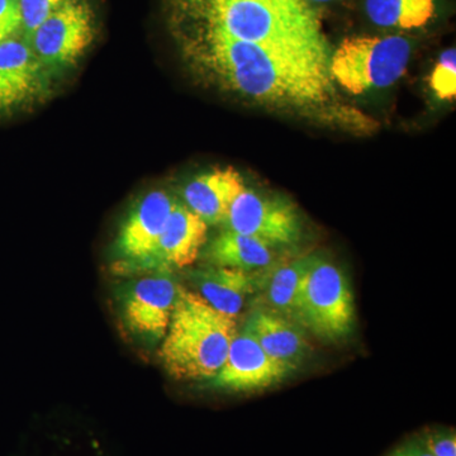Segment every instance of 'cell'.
Segmentation results:
<instances>
[{
  "label": "cell",
  "instance_id": "obj_15",
  "mask_svg": "<svg viewBox=\"0 0 456 456\" xmlns=\"http://www.w3.org/2000/svg\"><path fill=\"white\" fill-rule=\"evenodd\" d=\"M191 283L216 310L236 318L257 289L256 273L211 265L191 273Z\"/></svg>",
  "mask_w": 456,
  "mask_h": 456
},
{
  "label": "cell",
  "instance_id": "obj_5",
  "mask_svg": "<svg viewBox=\"0 0 456 456\" xmlns=\"http://www.w3.org/2000/svg\"><path fill=\"white\" fill-rule=\"evenodd\" d=\"M410 41L402 36H358L341 42L331 53L332 80L353 95L387 88L397 82L410 62Z\"/></svg>",
  "mask_w": 456,
  "mask_h": 456
},
{
  "label": "cell",
  "instance_id": "obj_16",
  "mask_svg": "<svg viewBox=\"0 0 456 456\" xmlns=\"http://www.w3.org/2000/svg\"><path fill=\"white\" fill-rule=\"evenodd\" d=\"M317 255H305L257 272L255 307H263L293 321L294 305L305 273Z\"/></svg>",
  "mask_w": 456,
  "mask_h": 456
},
{
  "label": "cell",
  "instance_id": "obj_14",
  "mask_svg": "<svg viewBox=\"0 0 456 456\" xmlns=\"http://www.w3.org/2000/svg\"><path fill=\"white\" fill-rule=\"evenodd\" d=\"M208 224L185 204H176L165 224L156 255V272L169 273L196 263L207 242Z\"/></svg>",
  "mask_w": 456,
  "mask_h": 456
},
{
  "label": "cell",
  "instance_id": "obj_6",
  "mask_svg": "<svg viewBox=\"0 0 456 456\" xmlns=\"http://www.w3.org/2000/svg\"><path fill=\"white\" fill-rule=\"evenodd\" d=\"M176 204L167 191H152L131 209L114 242L119 272H156L159 242Z\"/></svg>",
  "mask_w": 456,
  "mask_h": 456
},
{
  "label": "cell",
  "instance_id": "obj_23",
  "mask_svg": "<svg viewBox=\"0 0 456 456\" xmlns=\"http://www.w3.org/2000/svg\"><path fill=\"white\" fill-rule=\"evenodd\" d=\"M389 456H432L430 452L424 448L422 444H412V445L403 446V448L395 450Z\"/></svg>",
  "mask_w": 456,
  "mask_h": 456
},
{
  "label": "cell",
  "instance_id": "obj_17",
  "mask_svg": "<svg viewBox=\"0 0 456 456\" xmlns=\"http://www.w3.org/2000/svg\"><path fill=\"white\" fill-rule=\"evenodd\" d=\"M211 265L257 273L274 265L273 248L260 240L226 230L216 237L206 251Z\"/></svg>",
  "mask_w": 456,
  "mask_h": 456
},
{
  "label": "cell",
  "instance_id": "obj_10",
  "mask_svg": "<svg viewBox=\"0 0 456 456\" xmlns=\"http://www.w3.org/2000/svg\"><path fill=\"white\" fill-rule=\"evenodd\" d=\"M292 373L269 356L253 336L242 329L231 344L226 362L209 384L222 391L256 392L283 382Z\"/></svg>",
  "mask_w": 456,
  "mask_h": 456
},
{
  "label": "cell",
  "instance_id": "obj_22",
  "mask_svg": "<svg viewBox=\"0 0 456 456\" xmlns=\"http://www.w3.org/2000/svg\"><path fill=\"white\" fill-rule=\"evenodd\" d=\"M422 445L432 456H456L454 431H430L422 439Z\"/></svg>",
  "mask_w": 456,
  "mask_h": 456
},
{
  "label": "cell",
  "instance_id": "obj_18",
  "mask_svg": "<svg viewBox=\"0 0 456 456\" xmlns=\"http://www.w3.org/2000/svg\"><path fill=\"white\" fill-rule=\"evenodd\" d=\"M365 9L377 26L413 29L430 22L435 0H367Z\"/></svg>",
  "mask_w": 456,
  "mask_h": 456
},
{
  "label": "cell",
  "instance_id": "obj_24",
  "mask_svg": "<svg viewBox=\"0 0 456 456\" xmlns=\"http://www.w3.org/2000/svg\"><path fill=\"white\" fill-rule=\"evenodd\" d=\"M312 3L314 2H327V0H311Z\"/></svg>",
  "mask_w": 456,
  "mask_h": 456
},
{
  "label": "cell",
  "instance_id": "obj_12",
  "mask_svg": "<svg viewBox=\"0 0 456 456\" xmlns=\"http://www.w3.org/2000/svg\"><path fill=\"white\" fill-rule=\"evenodd\" d=\"M264 351L289 370H297L310 355L311 346L305 330L289 318L254 307L244 327Z\"/></svg>",
  "mask_w": 456,
  "mask_h": 456
},
{
  "label": "cell",
  "instance_id": "obj_2",
  "mask_svg": "<svg viewBox=\"0 0 456 456\" xmlns=\"http://www.w3.org/2000/svg\"><path fill=\"white\" fill-rule=\"evenodd\" d=\"M171 31L270 45L329 44L311 0H165Z\"/></svg>",
  "mask_w": 456,
  "mask_h": 456
},
{
  "label": "cell",
  "instance_id": "obj_13",
  "mask_svg": "<svg viewBox=\"0 0 456 456\" xmlns=\"http://www.w3.org/2000/svg\"><path fill=\"white\" fill-rule=\"evenodd\" d=\"M245 180L233 167H218L200 174L183 191L185 206L208 226H218L226 221L231 206L241 191Z\"/></svg>",
  "mask_w": 456,
  "mask_h": 456
},
{
  "label": "cell",
  "instance_id": "obj_21",
  "mask_svg": "<svg viewBox=\"0 0 456 456\" xmlns=\"http://www.w3.org/2000/svg\"><path fill=\"white\" fill-rule=\"evenodd\" d=\"M22 29L20 0H0V42L16 36Z\"/></svg>",
  "mask_w": 456,
  "mask_h": 456
},
{
  "label": "cell",
  "instance_id": "obj_7",
  "mask_svg": "<svg viewBox=\"0 0 456 456\" xmlns=\"http://www.w3.org/2000/svg\"><path fill=\"white\" fill-rule=\"evenodd\" d=\"M94 33V16L88 3L68 0L26 38L47 69H64L86 53Z\"/></svg>",
  "mask_w": 456,
  "mask_h": 456
},
{
  "label": "cell",
  "instance_id": "obj_20",
  "mask_svg": "<svg viewBox=\"0 0 456 456\" xmlns=\"http://www.w3.org/2000/svg\"><path fill=\"white\" fill-rule=\"evenodd\" d=\"M68 0H20L22 29L29 37L38 26Z\"/></svg>",
  "mask_w": 456,
  "mask_h": 456
},
{
  "label": "cell",
  "instance_id": "obj_3",
  "mask_svg": "<svg viewBox=\"0 0 456 456\" xmlns=\"http://www.w3.org/2000/svg\"><path fill=\"white\" fill-rule=\"evenodd\" d=\"M239 332L236 318L179 287L160 355L165 370L178 380H211L226 362Z\"/></svg>",
  "mask_w": 456,
  "mask_h": 456
},
{
  "label": "cell",
  "instance_id": "obj_11",
  "mask_svg": "<svg viewBox=\"0 0 456 456\" xmlns=\"http://www.w3.org/2000/svg\"><path fill=\"white\" fill-rule=\"evenodd\" d=\"M47 70L26 37L0 42V112L41 98L49 84Z\"/></svg>",
  "mask_w": 456,
  "mask_h": 456
},
{
  "label": "cell",
  "instance_id": "obj_1",
  "mask_svg": "<svg viewBox=\"0 0 456 456\" xmlns=\"http://www.w3.org/2000/svg\"><path fill=\"white\" fill-rule=\"evenodd\" d=\"M171 36L191 74L222 94L322 121L369 122L342 104L330 73L329 44H256L200 31H171Z\"/></svg>",
  "mask_w": 456,
  "mask_h": 456
},
{
  "label": "cell",
  "instance_id": "obj_8",
  "mask_svg": "<svg viewBox=\"0 0 456 456\" xmlns=\"http://www.w3.org/2000/svg\"><path fill=\"white\" fill-rule=\"evenodd\" d=\"M226 230L260 240L270 248L296 245L302 235L298 209L289 200L245 189L231 206Z\"/></svg>",
  "mask_w": 456,
  "mask_h": 456
},
{
  "label": "cell",
  "instance_id": "obj_19",
  "mask_svg": "<svg viewBox=\"0 0 456 456\" xmlns=\"http://www.w3.org/2000/svg\"><path fill=\"white\" fill-rule=\"evenodd\" d=\"M431 88L443 101H454L456 95V51H444L431 74Z\"/></svg>",
  "mask_w": 456,
  "mask_h": 456
},
{
  "label": "cell",
  "instance_id": "obj_9",
  "mask_svg": "<svg viewBox=\"0 0 456 456\" xmlns=\"http://www.w3.org/2000/svg\"><path fill=\"white\" fill-rule=\"evenodd\" d=\"M179 287L164 272H156L126 285L121 297L122 318L126 327L142 340H163Z\"/></svg>",
  "mask_w": 456,
  "mask_h": 456
},
{
  "label": "cell",
  "instance_id": "obj_4",
  "mask_svg": "<svg viewBox=\"0 0 456 456\" xmlns=\"http://www.w3.org/2000/svg\"><path fill=\"white\" fill-rule=\"evenodd\" d=\"M355 316V301L346 275L317 255L299 288L294 322L321 340L340 341L353 332Z\"/></svg>",
  "mask_w": 456,
  "mask_h": 456
}]
</instances>
